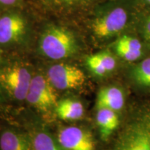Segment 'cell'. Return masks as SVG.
<instances>
[{
  "instance_id": "obj_1",
  "label": "cell",
  "mask_w": 150,
  "mask_h": 150,
  "mask_svg": "<svg viewBox=\"0 0 150 150\" xmlns=\"http://www.w3.org/2000/svg\"><path fill=\"white\" fill-rule=\"evenodd\" d=\"M38 47L46 58L59 61L74 56L79 46L76 38L70 30L61 26L50 25L41 33Z\"/></svg>"
},
{
  "instance_id": "obj_2",
  "label": "cell",
  "mask_w": 150,
  "mask_h": 150,
  "mask_svg": "<svg viewBox=\"0 0 150 150\" xmlns=\"http://www.w3.org/2000/svg\"><path fill=\"white\" fill-rule=\"evenodd\" d=\"M33 74L26 65L19 63L7 64L5 63L0 81L6 96L18 102L26 100Z\"/></svg>"
},
{
  "instance_id": "obj_3",
  "label": "cell",
  "mask_w": 150,
  "mask_h": 150,
  "mask_svg": "<svg viewBox=\"0 0 150 150\" xmlns=\"http://www.w3.org/2000/svg\"><path fill=\"white\" fill-rule=\"evenodd\" d=\"M28 23L14 10L0 12V50L20 45L27 36Z\"/></svg>"
},
{
  "instance_id": "obj_4",
  "label": "cell",
  "mask_w": 150,
  "mask_h": 150,
  "mask_svg": "<svg viewBox=\"0 0 150 150\" xmlns=\"http://www.w3.org/2000/svg\"><path fill=\"white\" fill-rule=\"evenodd\" d=\"M128 11L117 6L99 13L92 24V30L97 38L107 39L120 33L129 23Z\"/></svg>"
},
{
  "instance_id": "obj_5",
  "label": "cell",
  "mask_w": 150,
  "mask_h": 150,
  "mask_svg": "<svg viewBox=\"0 0 150 150\" xmlns=\"http://www.w3.org/2000/svg\"><path fill=\"white\" fill-rule=\"evenodd\" d=\"M109 150H150V121L133 122L118 136Z\"/></svg>"
},
{
  "instance_id": "obj_6",
  "label": "cell",
  "mask_w": 150,
  "mask_h": 150,
  "mask_svg": "<svg viewBox=\"0 0 150 150\" xmlns=\"http://www.w3.org/2000/svg\"><path fill=\"white\" fill-rule=\"evenodd\" d=\"M56 88L47 76L38 74L33 76L26 101L33 107L41 111H48L57 104Z\"/></svg>"
},
{
  "instance_id": "obj_7",
  "label": "cell",
  "mask_w": 150,
  "mask_h": 150,
  "mask_svg": "<svg viewBox=\"0 0 150 150\" xmlns=\"http://www.w3.org/2000/svg\"><path fill=\"white\" fill-rule=\"evenodd\" d=\"M46 76L52 85L58 90L79 88L86 81L83 71L74 65L66 63L52 65L48 69Z\"/></svg>"
},
{
  "instance_id": "obj_8",
  "label": "cell",
  "mask_w": 150,
  "mask_h": 150,
  "mask_svg": "<svg viewBox=\"0 0 150 150\" xmlns=\"http://www.w3.org/2000/svg\"><path fill=\"white\" fill-rule=\"evenodd\" d=\"M56 139L65 150H96V143L91 131L76 126L59 129Z\"/></svg>"
},
{
  "instance_id": "obj_9",
  "label": "cell",
  "mask_w": 150,
  "mask_h": 150,
  "mask_svg": "<svg viewBox=\"0 0 150 150\" xmlns=\"http://www.w3.org/2000/svg\"><path fill=\"white\" fill-rule=\"evenodd\" d=\"M0 150H33L28 132L6 127L0 132Z\"/></svg>"
},
{
  "instance_id": "obj_10",
  "label": "cell",
  "mask_w": 150,
  "mask_h": 150,
  "mask_svg": "<svg viewBox=\"0 0 150 150\" xmlns=\"http://www.w3.org/2000/svg\"><path fill=\"white\" fill-rule=\"evenodd\" d=\"M114 49L118 56L128 62L138 61L143 55V45L139 39L124 35L117 39Z\"/></svg>"
},
{
  "instance_id": "obj_11",
  "label": "cell",
  "mask_w": 150,
  "mask_h": 150,
  "mask_svg": "<svg viewBox=\"0 0 150 150\" xmlns=\"http://www.w3.org/2000/svg\"><path fill=\"white\" fill-rule=\"evenodd\" d=\"M125 97L119 87L108 86L99 90L97 95L96 108H105L118 112L125 106Z\"/></svg>"
},
{
  "instance_id": "obj_12",
  "label": "cell",
  "mask_w": 150,
  "mask_h": 150,
  "mask_svg": "<svg viewBox=\"0 0 150 150\" xmlns=\"http://www.w3.org/2000/svg\"><path fill=\"white\" fill-rule=\"evenodd\" d=\"M34 124L28 131L33 150H65L45 127L40 123Z\"/></svg>"
},
{
  "instance_id": "obj_13",
  "label": "cell",
  "mask_w": 150,
  "mask_h": 150,
  "mask_svg": "<svg viewBox=\"0 0 150 150\" xmlns=\"http://www.w3.org/2000/svg\"><path fill=\"white\" fill-rule=\"evenodd\" d=\"M86 63L92 74L99 77L106 76L115 70L117 61L109 52H101L86 58Z\"/></svg>"
},
{
  "instance_id": "obj_14",
  "label": "cell",
  "mask_w": 150,
  "mask_h": 150,
  "mask_svg": "<svg viewBox=\"0 0 150 150\" xmlns=\"http://www.w3.org/2000/svg\"><path fill=\"white\" fill-rule=\"evenodd\" d=\"M96 122L101 138L104 141L111 136L120 125L117 112L105 108H97Z\"/></svg>"
},
{
  "instance_id": "obj_15",
  "label": "cell",
  "mask_w": 150,
  "mask_h": 150,
  "mask_svg": "<svg viewBox=\"0 0 150 150\" xmlns=\"http://www.w3.org/2000/svg\"><path fill=\"white\" fill-rule=\"evenodd\" d=\"M55 111L58 117L65 121L79 120L85 113L83 104L79 100L71 98L58 101Z\"/></svg>"
},
{
  "instance_id": "obj_16",
  "label": "cell",
  "mask_w": 150,
  "mask_h": 150,
  "mask_svg": "<svg viewBox=\"0 0 150 150\" xmlns=\"http://www.w3.org/2000/svg\"><path fill=\"white\" fill-rule=\"evenodd\" d=\"M130 76L138 87L150 90V56L142 60L132 67Z\"/></svg>"
},
{
  "instance_id": "obj_17",
  "label": "cell",
  "mask_w": 150,
  "mask_h": 150,
  "mask_svg": "<svg viewBox=\"0 0 150 150\" xmlns=\"http://www.w3.org/2000/svg\"><path fill=\"white\" fill-rule=\"evenodd\" d=\"M138 31L144 43L150 49V13L140 18L138 22Z\"/></svg>"
},
{
  "instance_id": "obj_18",
  "label": "cell",
  "mask_w": 150,
  "mask_h": 150,
  "mask_svg": "<svg viewBox=\"0 0 150 150\" xmlns=\"http://www.w3.org/2000/svg\"><path fill=\"white\" fill-rule=\"evenodd\" d=\"M22 0H0V12L15 10L21 6Z\"/></svg>"
},
{
  "instance_id": "obj_19",
  "label": "cell",
  "mask_w": 150,
  "mask_h": 150,
  "mask_svg": "<svg viewBox=\"0 0 150 150\" xmlns=\"http://www.w3.org/2000/svg\"><path fill=\"white\" fill-rule=\"evenodd\" d=\"M6 97H7L6 95L5 92L4 91L2 86H1V81H0V106L2 105L6 101Z\"/></svg>"
},
{
  "instance_id": "obj_20",
  "label": "cell",
  "mask_w": 150,
  "mask_h": 150,
  "mask_svg": "<svg viewBox=\"0 0 150 150\" xmlns=\"http://www.w3.org/2000/svg\"><path fill=\"white\" fill-rule=\"evenodd\" d=\"M54 1H58V2L65 3V4H73V3L79 2V1H83V0H54Z\"/></svg>"
},
{
  "instance_id": "obj_21",
  "label": "cell",
  "mask_w": 150,
  "mask_h": 150,
  "mask_svg": "<svg viewBox=\"0 0 150 150\" xmlns=\"http://www.w3.org/2000/svg\"><path fill=\"white\" fill-rule=\"evenodd\" d=\"M143 1H145V2H147V4H150V0H143Z\"/></svg>"
}]
</instances>
